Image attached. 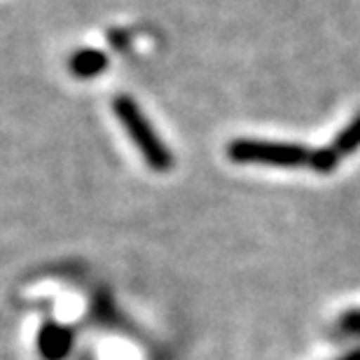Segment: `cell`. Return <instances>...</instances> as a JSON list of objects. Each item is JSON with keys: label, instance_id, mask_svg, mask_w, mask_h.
I'll return each mask as SVG.
<instances>
[{"label": "cell", "instance_id": "cell-1", "mask_svg": "<svg viewBox=\"0 0 360 360\" xmlns=\"http://www.w3.org/2000/svg\"><path fill=\"white\" fill-rule=\"evenodd\" d=\"M227 155L232 162L239 164H262V167H283V169H297V167H314L321 174L333 171L340 164V157L333 148L330 150H307L297 143H276V141H253V139H239L229 143Z\"/></svg>", "mask_w": 360, "mask_h": 360}, {"label": "cell", "instance_id": "cell-2", "mask_svg": "<svg viewBox=\"0 0 360 360\" xmlns=\"http://www.w3.org/2000/svg\"><path fill=\"white\" fill-rule=\"evenodd\" d=\"M112 110L117 115L120 124L127 129L134 146L141 150L148 167L155 171H169L171 164H174V155H171V150L162 143L160 134L153 129L150 120L146 117V112L141 110V105L129 96H117L112 101Z\"/></svg>", "mask_w": 360, "mask_h": 360}, {"label": "cell", "instance_id": "cell-3", "mask_svg": "<svg viewBox=\"0 0 360 360\" xmlns=\"http://www.w3.org/2000/svg\"><path fill=\"white\" fill-rule=\"evenodd\" d=\"M73 349V333L61 323L49 321L38 333V354L42 360H63Z\"/></svg>", "mask_w": 360, "mask_h": 360}, {"label": "cell", "instance_id": "cell-4", "mask_svg": "<svg viewBox=\"0 0 360 360\" xmlns=\"http://www.w3.org/2000/svg\"><path fill=\"white\" fill-rule=\"evenodd\" d=\"M70 73L75 77H82V80H91L101 73H105L108 68V56L98 49H80L70 56Z\"/></svg>", "mask_w": 360, "mask_h": 360}, {"label": "cell", "instance_id": "cell-5", "mask_svg": "<svg viewBox=\"0 0 360 360\" xmlns=\"http://www.w3.org/2000/svg\"><path fill=\"white\" fill-rule=\"evenodd\" d=\"M358 148H360V115H358L354 122H351L347 129H344L340 136H337L333 150L337 153V157H340V160H344L347 155L356 153Z\"/></svg>", "mask_w": 360, "mask_h": 360}, {"label": "cell", "instance_id": "cell-6", "mask_svg": "<svg viewBox=\"0 0 360 360\" xmlns=\"http://www.w3.org/2000/svg\"><path fill=\"white\" fill-rule=\"evenodd\" d=\"M342 328H344V330H349V333H358V335H360V311H349V314H344Z\"/></svg>", "mask_w": 360, "mask_h": 360}, {"label": "cell", "instance_id": "cell-7", "mask_svg": "<svg viewBox=\"0 0 360 360\" xmlns=\"http://www.w3.org/2000/svg\"><path fill=\"white\" fill-rule=\"evenodd\" d=\"M340 360H360V351H354V354H349V356H344Z\"/></svg>", "mask_w": 360, "mask_h": 360}]
</instances>
